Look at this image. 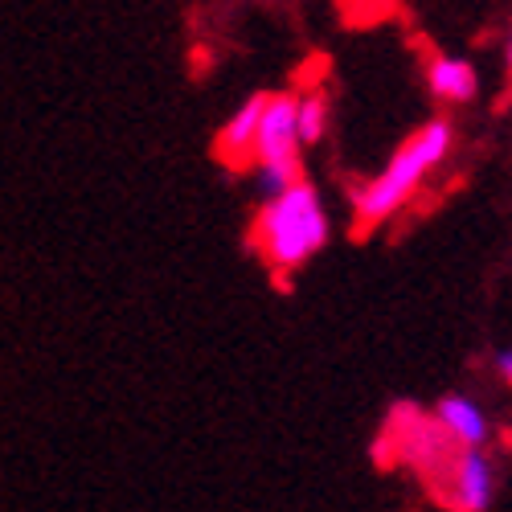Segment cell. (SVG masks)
I'll return each mask as SVG.
<instances>
[{
    "instance_id": "6da1fadb",
    "label": "cell",
    "mask_w": 512,
    "mask_h": 512,
    "mask_svg": "<svg viewBox=\"0 0 512 512\" xmlns=\"http://www.w3.org/2000/svg\"><path fill=\"white\" fill-rule=\"evenodd\" d=\"M455 148V127L447 119H426L414 136L398 144V152L381 164V173L353 193V226L373 230L381 222H390L394 213L422 189V181L451 156Z\"/></svg>"
},
{
    "instance_id": "7a4b0ae2",
    "label": "cell",
    "mask_w": 512,
    "mask_h": 512,
    "mask_svg": "<svg viewBox=\"0 0 512 512\" xmlns=\"http://www.w3.org/2000/svg\"><path fill=\"white\" fill-rule=\"evenodd\" d=\"M332 222H328V209L316 193V185L300 181L291 185L287 193L263 201L259 218H254V250L263 254V263L279 275H291L308 267L316 254L328 246Z\"/></svg>"
},
{
    "instance_id": "3957f363",
    "label": "cell",
    "mask_w": 512,
    "mask_h": 512,
    "mask_svg": "<svg viewBox=\"0 0 512 512\" xmlns=\"http://www.w3.org/2000/svg\"><path fill=\"white\" fill-rule=\"evenodd\" d=\"M300 95L279 91L267 99L263 111V127H259V144H254V177H259V197L271 201L279 193H287L291 185L304 181V164H300Z\"/></svg>"
},
{
    "instance_id": "277c9868",
    "label": "cell",
    "mask_w": 512,
    "mask_h": 512,
    "mask_svg": "<svg viewBox=\"0 0 512 512\" xmlns=\"http://www.w3.org/2000/svg\"><path fill=\"white\" fill-rule=\"evenodd\" d=\"M435 492L451 512H488L496 496V467L484 451H459L435 480Z\"/></svg>"
},
{
    "instance_id": "5b68a950",
    "label": "cell",
    "mask_w": 512,
    "mask_h": 512,
    "mask_svg": "<svg viewBox=\"0 0 512 512\" xmlns=\"http://www.w3.org/2000/svg\"><path fill=\"white\" fill-rule=\"evenodd\" d=\"M267 91L259 95H246L230 119L222 123L218 132V156L234 168H254V144H259V127H263V111H267Z\"/></svg>"
},
{
    "instance_id": "8992f818",
    "label": "cell",
    "mask_w": 512,
    "mask_h": 512,
    "mask_svg": "<svg viewBox=\"0 0 512 512\" xmlns=\"http://www.w3.org/2000/svg\"><path fill=\"white\" fill-rule=\"evenodd\" d=\"M435 422L447 431V439L459 447V451H484L492 426L484 418V410L467 398V394H443L435 402Z\"/></svg>"
},
{
    "instance_id": "52a82bcc",
    "label": "cell",
    "mask_w": 512,
    "mask_h": 512,
    "mask_svg": "<svg viewBox=\"0 0 512 512\" xmlns=\"http://www.w3.org/2000/svg\"><path fill=\"white\" fill-rule=\"evenodd\" d=\"M426 87H431V95L439 103H472L480 95V74L472 62H463V58H447V54H435L431 66H426Z\"/></svg>"
},
{
    "instance_id": "ba28073f",
    "label": "cell",
    "mask_w": 512,
    "mask_h": 512,
    "mask_svg": "<svg viewBox=\"0 0 512 512\" xmlns=\"http://www.w3.org/2000/svg\"><path fill=\"white\" fill-rule=\"evenodd\" d=\"M328 119H332V111H328V95H324V91H308V95H300V111H295V123H300V140H304V148L324 140Z\"/></svg>"
},
{
    "instance_id": "9c48e42d",
    "label": "cell",
    "mask_w": 512,
    "mask_h": 512,
    "mask_svg": "<svg viewBox=\"0 0 512 512\" xmlns=\"http://www.w3.org/2000/svg\"><path fill=\"white\" fill-rule=\"evenodd\" d=\"M496 373H500V381L512 390V349H504V353H496Z\"/></svg>"
},
{
    "instance_id": "30bf717a",
    "label": "cell",
    "mask_w": 512,
    "mask_h": 512,
    "mask_svg": "<svg viewBox=\"0 0 512 512\" xmlns=\"http://www.w3.org/2000/svg\"><path fill=\"white\" fill-rule=\"evenodd\" d=\"M504 62H508V78H512V33H508V50H504Z\"/></svg>"
}]
</instances>
